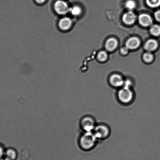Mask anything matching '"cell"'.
<instances>
[{"instance_id":"6da1fadb","label":"cell","mask_w":160,"mask_h":160,"mask_svg":"<svg viewBox=\"0 0 160 160\" xmlns=\"http://www.w3.org/2000/svg\"><path fill=\"white\" fill-rule=\"evenodd\" d=\"M98 139L93 132H84L79 140L81 148L85 151L92 150L95 147Z\"/></svg>"},{"instance_id":"7a4b0ae2","label":"cell","mask_w":160,"mask_h":160,"mask_svg":"<svg viewBox=\"0 0 160 160\" xmlns=\"http://www.w3.org/2000/svg\"><path fill=\"white\" fill-rule=\"evenodd\" d=\"M117 96L119 102L127 105L133 102L135 94L132 87L124 85L122 88H119Z\"/></svg>"},{"instance_id":"3957f363","label":"cell","mask_w":160,"mask_h":160,"mask_svg":"<svg viewBox=\"0 0 160 160\" xmlns=\"http://www.w3.org/2000/svg\"><path fill=\"white\" fill-rule=\"evenodd\" d=\"M93 132L98 140H103L109 136L111 130L108 125L101 124L96 125Z\"/></svg>"},{"instance_id":"277c9868","label":"cell","mask_w":160,"mask_h":160,"mask_svg":"<svg viewBox=\"0 0 160 160\" xmlns=\"http://www.w3.org/2000/svg\"><path fill=\"white\" fill-rule=\"evenodd\" d=\"M97 125L94 118L90 116H85L80 122L81 127L84 132H92Z\"/></svg>"},{"instance_id":"5b68a950","label":"cell","mask_w":160,"mask_h":160,"mask_svg":"<svg viewBox=\"0 0 160 160\" xmlns=\"http://www.w3.org/2000/svg\"><path fill=\"white\" fill-rule=\"evenodd\" d=\"M54 8L58 14L64 15L69 12L70 8L67 3L62 0H58L54 4Z\"/></svg>"},{"instance_id":"8992f818","label":"cell","mask_w":160,"mask_h":160,"mask_svg":"<svg viewBox=\"0 0 160 160\" xmlns=\"http://www.w3.org/2000/svg\"><path fill=\"white\" fill-rule=\"evenodd\" d=\"M125 81L122 77L118 74H114L111 76L109 79L110 84L115 88H122L124 85Z\"/></svg>"},{"instance_id":"52a82bcc","label":"cell","mask_w":160,"mask_h":160,"mask_svg":"<svg viewBox=\"0 0 160 160\" xmlns=\"http://www.w3.org/2000/svg\"><path fill=\"white\" fill-rule=\"evenodd\" d=\"M72 21L71 18H62L59 22V26L62 30H68L72 26Z\"/></svg>"},{"instance_id":"ba28073f","label":"cell","mask_w":160,"mask_h":160,"mask_svg":"<svg viewBox=\"0 0 160 160\" xmlns=\"http://www.w3.org/2000/svg\"><path fill=\"white\" fill-rule=\"evenodd\" d=\"M140 24L144 26H148L152 23V18L149 15L146 14H142L140 15L139 18Z\"/></svg>"},{"instance_id":"9c48e42d","label":"cell","mask_w":160,"mask_h":160,"mask_svg":"<svg viewBox=\"0 0 160 160\" xmlns=\"http://www.w3.org/2000/svg\"><path fill=\"white\" fill-rule=\"evenodd\" d=\"M136 17L134 13L131 11L127 12L123 15L122 20L126 24L131 25L134 22Z\"/></svg>"},{"instance_id":"30bf717a","label":"cell","mask_w":160,"mask_h":160,"mask_svg":"<svg viewBox=\"0 0 160 160\" xmlns=\"http://www.w3.org/2000/svg\"><path fill=\"white\" fill-rule=\"evenodd\" d=\"M139 40L136 37H133L129 39L126 42V47L128 49H135L139 46Z\"/></svg>"},{"instance_id":"8fae6325","label":"cell","mask_w":160,"mask_h":160,"mask_svg":"<svg viewBox=\"0 0 160 160\" xmlns=\"http://www.w3.org/2000/svg\"><path fill=\"white\" fill-rule=\"evenodd\" d=\"M117 40L115 39L110 38L106 43L105 47L108 51H112L115 49L117 46Z\"/></svg>"},{"instance_id":"7c38bea8","label":"cell","mask_w":160,"mask_h":160,"mask_svg":"<svg viewBox=\"0 0 160 160\" xmlns=\"http://www.w3.org/2000/svg\"><path fill=\"white\" fill-rule=\"evenodd\" d=\"M158 46V43L155 40H150L146 43L144 48L148 51H154L156 49Z\"/></svg>"},{"instance_id":"4fadbf2b","label":"cell","mask_w":160,"mask_h":160,"mask_svg":"<svg viewBox=\"0 0 160 160\" xmlns=\"http://www.w3.org/2000/svg\"><path fill=\"white\" fill-rule=\"evenodd\" d=\"M7 158L10 160H14L17 157L16 151L12 148H9L5 152Z\"/></svg>"},{"instance_id":"5bb4252c","label":"cell","mask_w":160,"mask_h":160,"mask_svg":"<svg viewBox=\"0 0 160 160\" xmlns=\"http://www.w3.org/2000/svg\"><path fill=\"white\" fill-rule=\"evenodd\" d=\"M150 32L152 35L158 36L160 34V26L158 25H154L151 28Z\"/></svg>"},{"instance_id":"9a60e30c","label":"cell","mask_w":160,"mask_h":160,"mask_svg":"<svg viewBox=\"0 0 160 160\" xmlns=\"http://www.w3.org/2000/svg\"><path fill=\"white\" fill-rule=\"evenodd\" d=\"M148 5L152 8H155L160 6V0H146Z\"/></svg>"},{"instance_id":"2e32d148","label":"cell","mask_w":160,"mask_h":160,"mask_svg":"<svg viewBox=\"0 0 160 160\" xmlns=\"http://www.w3.org/2000/svg\"><path fill=\"white\" fill-rule=\"evenodd\" d=\"M69 12L74 16H78L81 13V9L78 6H74V7L70 8Z\"/></svg>"},{"instance_id":"e0dca14e","label":"cell","mask_w":160,"mask_h":160,"mask_svg":"<svg viewBox=\"0 0 160 160\" xmlns=\"http://www.w3.org/2000/svg\"><path fill=\"white\" fill-rule=\"evenodd\" d=\"M125 7L129 10H132L136 7V3L132 0H128L126 3Z\"/></svg>"},{"instance_id":"ac0fdd59","label":"cell","mask_w":160,"mask_h":160,"mask_svg":"<svg viewBox=\"0 0 160 160\" xmlns=\"http://www.w3.org/2000/svg\"><path fill=\"white\" fill-rule=\"evenodd\" d=\"M143 58L145 62H150L153 60V55L150 53H146L145 54H144Z\"/></svg>"},{"instance_id":"d6986e66","label":"cell","mask_w":160,"mask_h":160,"mask_svg":"<svg viewBox=\"0 0 160 160\" xmlns=\"http://www.w3.org/2000/svg\"><path fill=\"white\" fill-rule=\"evenodd\" d=\"M98 58L101 61H103L106 59L107 58V55L106 53L104 51H101L98 55Z\"/></svg>"},{"instance_id":"ffe728a7","label":"cell","mask_w":160,"mask_h":160,"mask_svg":"<svg viewBox=\"0 0 160 160\" xmlns=\"http://www.w3.org/2000/svg\"><path fill=\"white\" fill-rule=\"evenodd\" d=\"M155 18L157 21L160 22V10H158L155 12Z\"/></svg>"},{"instance_id":"44dd1931","label":"cell","mask_w":160,"mask_h":160,"mask_svg":"<svg viewBox=\"0 0 160 160\" xmlns=\"http://www.w3.org/2000/svg\"><path fill=\"white\" fill-rule=\"evenodd\" d=\"M1 144H0V158H2L3 155H4L5 152H4V149L2 147Z\"/></svg>"},{"instance_id":"7402d4cb","label":"cell","mask_w":160,"mask_h":160,"mask_svg":"<svg viewBox=\"0 0 160 160\" xmlns=\"http://www.w3.org/2000/svg\"><path fill=\"white\" fill-rule=\"evenodd\" d=\"M128 48L126 47H124L122 48L121 50V52L122 54H126L128 52Z\"/></svg>"},{"instance_id":"603a6c76","label":"cell","mask_w":160,"mask_h":160,"mask_svg":"<svg viewBox=\"0 0 160 160\" xmlns=\"http://www.w3.org/2000/svg\"><path fill=\"white\" fill-rule=\"evenodd\" d=\"M35 1L38 4H42L46 0H35Z\"/></svg>"},{"instance_id":"cb8c5ba5","label":"cell","mask_w":160,"mask_h":160,"mask_svg":"<svg viewBox=\"0 0 160 160\" xmlns=\"http://www.w3.org/2000/svg\"><path fill=\"white\" fill-rule=\"evenodd\" d=\"M1 160H9L8 159V158H5V159H1Z\"/></svg>"}]
</instances>
